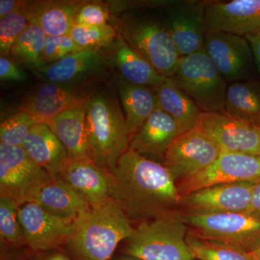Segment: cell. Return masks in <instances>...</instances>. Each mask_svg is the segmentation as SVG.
I'll list each match as a JSON object with an SVG mask.
<instances>
[{
    "mask_svg": "<svg viewBox=\"0 0 260 260\" xmlns=\"http://www.w3.org/2000/svg\"><path fill=\"white\" fill-rule=\"evenodd\" d=\"M208 30L241 37L260 34V0L205 1Z\"/></svg>",
    "mask_w": 260,
    "mask_h": 260,
    "instance_id": "e0dca14e",
    "label": "cell"
},
{
    "mask_svg": "<svg viewBox=\"0 0 260 260\" xmlns=\"http://www.w3.org/2000/svg\"><path fill=\"white\" fill-rule=\"evenodd\" d=\"M23 1L17 0H1L0 1V20L20 11L23 8Z\"/></svg>",
    "mask_w": 260,
    "mask_h": 260,
    "instance_id": "ab89813d",
    "label": "cell"
},
{
    "mask_svg": "<svg viewBox=\"0 0 260 260\" xmlns=\"http://www.w3.org/2000/svg\"><path fill=\"white\" fill-rule=\"evenodd\" d=\"M80 50L83 49L75 44L70 35L47 37L43 51V61L45 65L52 64Z\"/></svg>",
    "mask_w": 260,
    "mask_h": 260,
    "instance_id": "e575fe53",
    "label": "cell"
},
{
    "mask_svg": "<svg viewBox=\"0 0 260 260\" xmlns=\"http://www.w3.org/2000/svg\"><path fill=\"white\" fill-rule=\"evenodd\" d=\"M51 177L32 161L23 147L0 143V196L16 200L20 206L32 201Z\"/></svg>",
    "mask_w": 260,
    "mask_h": 260,
    "instance_id": "ba28073f",
    "label": "cell"
},
{
    "mask_svg": "<svg viewBox=\"0 0 260 260\" xmlns=\"http://www.w3.org/2000/svg\"><path fill=\"white\" fill-rule=\"evenodd\" d=\"M86 107L65 111L45 122L64 145L70 160L91 159L85 124Z\"/></svg>",
    "mask_w": 260,
    "mask_h": 260,
    "instance_id": "cb8c5ba5",
    "label": "cell"
},
{
    "mask_svg": "<svg viewBox=\"0 0 260 260\" xmlns=\"http://www.w3.org/2000/svg\"><path fill=\"white\" fill-rule=\"evenodd\" d=\"M18 218L25 245L34 252L50 251L64 246L73 223L49 213L34 201L19 207Z\"/></svg>",
    "mask_w": 260,
    "mask_h": 260,
    "instance_id": "5bb4252c",
    "label": "cell"
},
{
    "mask_svg": "<svg viewBox=\"0 0 260 260\" xmlns=\"http://www.w3.org/2000/svg\"><path fill=\"white\" fill-rule=\"evenodd\" d=\"M225 113L260 126V83L252 79L228 85Z\"/></svg>",
    "mask_w": 260,
    "mask_h": 260,
    "instance_id": "83f0119b",
    "label": "cell"
},
{
    "mask_svg": "<svg viewBox=\"0 0 260 260\" xmlns=\"http://www.w3.org/2000/svg\"><path fill=\"white\" fill-rule=\"evenodd\" d=\"M221 150L220 145L198 126L184 132L174 140L162 164L177 183L209 167Z\"/></svg>",
    "mask_w": 260,
    "mask_h": 260,
    "instance_id": "9c48e42d",
    "label": "cell"
},
{
    "mask_svg": "<svg viewBox=\"0 0 260 260\" xmlns=\"http://www.w3.org/2000/svg\"><path fill=\"white\" fill-rule=\"evenodd\" d=\"M31 253L26 246H12L1 244L0 260H28Z\"/></svg>",
    "mask_w": 260,
    "mask_h": 260,
    "instance_id": "74e56055",
    "label": "cell"
},
{
    "mask_svg": "<svg viewBox=\"0 0 260 260\" xmlns=\"http://www.w3.org/2000/svg\"><path fill=\"white\" fill-rule=\"evenodd\" d=\"M249 211L260 213V181L254 184Z\"/></svg>",
    "mask_w": 260,
    "mask_h": 260,
    "instance_id": "b9f144b4",
    "label": "cell"
},
{
    "mask_svg": "<svg viewBox=\"0 0 260 260\" xmlns=\"http://www.w3.org/2000/svg\"><path fill=\"white\" fill-rule=\"evenodd\" d=\"M119 95L131 139L158 108L156 95L154 88L125 80L119 83Z\"/></svg>",
    "mask_w": 260,
    "mask_h": 260,
    "instance_id": "4316f807",
    "label": "cell"
},
{
    "mask_svg": "<svg viewBox=\"0 0 260 260\" xmlns=\"http://www.w3.org/2000/svg\"><path fill=\"white\" fill-rule=\"evenodd\" d=\"M195 260H196V259H195Z\"/></svg>",
    "mask_w": 260,
    "mask_h": 260,
    "instance_id": "bcb514c9",
    "label": "cell"
},
{
    "mask_svg": "<svg viewBox=\"0 0 260 260\" xmlns=\"http://www.w3.org/2000/svg\"><path fill=\"white\" fill-rule=\"evenodd\" d=\"M70 36L82 49H102L110 46L119 35L115 27L106 24L96 26L73 25Z\"/></svg>",
    "mask_w": 260,
    "mask_h": 260,
    "instance_id": "d6a6232c",
    "label": "cell"
},
{
    "mask_svg": "<svg viewBox=\"0 0 260 260\" xmlns=\"http://www.w3.org/2000/svg\"><path fill=\"white\" fill-rule=\"evenodd\" d=\"M161 9L165 15L162 23L181 57L204 48L207 31L205 1L170 0Z\"/></svg>",
    "mask_w": 260,
    "mask_h": 260,
    "instance_id": "8fae6325",
    "label": "cell"
},
{
    "mask_svg": "<svg viewBox=\"0 0 260 260\" xmlns=\"http://www.w3.org/2000/svg\"><path fill=\"white\" fill-rule=\"evenodd\" d=\"M59 177L95 207L111 199L109 172L97 166L91 159L70 160Z\"/></svg>",
    "mask_w": 260,
    "mask_h": 260,
    "instance_id": "44dd1931",
    "label": "cell"
},
{
    "mask_svg": "<svg viewBox=\"0 0 260 260\" xmlns=\"http://www.w3.org/2000/svg\"><path fill=\"white\" fill-rule=\"evenodd\" d=\"M32 201L49 213L72 222L90 207L86 200L59 177H51L39 189Z\"/></svg>",
    "mask_w": 260,
    "mask_h": 260,
    "instance_id": "d4e9b609",
    "label": "cell"
},
{
    "mask_svg": "<svg viewBox=\"0 0 260 260\" xmlns=\"http://www.w3.org/2000/svg\"><path fill=\"white\" fill-rule=\"evenodd\" d=\"M28 260H73L64 249H53V250L34 252L32 251Z\"/></svg>",
    "mask_w": 260,
    "mask_h": 260,
    "instance_id": "f35d334b",
    "label": "cell"
},
{
    "mask_svg": "<svg viewBox=\"0 0 260 260\" xmlns=\"http://www.w3.org/2000/svg\"><path fill=\"white\" fill-rule=\"evenodd\" d=\"M27 78L26 73L19 68L15 61L6 56H0V79L2 81L23 82Z\"/></svg>",
    "mask_w": 260,
    "mask_h": 260,
    "instance_id": "8d00e7d4",
    "label": "cell"
},
{
    "mask_svg": "<svg viewBox=\"0 0 260 260\" xmlns=\"http://www.w3.org/2000/svg\"><path fill=\"white\" fill-rule=\"evenodd\" d=\"M112 199L90 207L73 220L64 250L73 260H112L135 228Z\"/></svg>",
    "mask_w": 260,
    "mask_h": 260,
    "instance_id": "7a4b0ae2",
    "label": "cell"
},
{
    "mask_svg": "<svg viewBox=\"0 0 260 260\" xmlns=\"http://www.w3.org/2000/svg\"><path fill=\"white\" fill-rule=\"evenodd\" d=\"M158 107L172 117L184 132L199 126L203 112L172 78L154 88Z\"/></svg>",
    "mask_w": 260,
    "mask_h": 260,
    "instance_id": "484cf974",
    "label": "cell"
},
{
    "mask_svg": "<svg viewBox=\"0 0 260 260\" xmlns=\"http://www.w3.org/2000/svg\"><path fill=\"white\" fill-rule=\"evenodd\" d=\"M259 155H260V148H259Z\"/></svg>",
    "mask_w": 260,
    "mask_h": 260,
    "instance_id": "f6af8a7d",
    "label": "cell"
},
{
    "mask_svg": "<svg viewBox=\"0 0 260 260\" xmlns=\"http://www.w3.org/2000/svg\"><path fill=\"white\" fill-rule=\"evenodd\" d=\"M42 122L44 121L37 116L26 111L19 110L8 116L1 123V143L9 146H23L25 138L32 128Z\"/></svg>",
    "mask_w": 260,
    "mask_h": 260,
    "instance_id": "4dcf8cb0",
    "label": "cell"
},
{
    "mask_svg": "<svg viewBox=\"0 0 260 260\" xmlns=\"http://www.w3.org/2000/svg\"><path fill=\"white\" fill-rule=\"evenodd\" d=\"M90 158L107 172L115 168L129 148V135L122 109L107 93L93 95L85 111Z\"/></svg>",
    "mask_w": 260,
    "mask_h": 260,
    "instance_id": "3957f363",
    "label": "cell"
},
{
    "mask_svg": "<svg viewBox=\"0 0 260 260\" xmlns=\"http://www.w3.org/2000/svg\"><path fill=\"white\" fill-rule=\"evenodd\" d=\"M186 242L196 260H254L249 251L206 239L189 230Z\"/></svg>",
    "mask_w": 260,
    "mask_h": 260,
    "instance_id": "f546056e",
    "label": "cell"
},
{
    "mask_svg": "<svg viewBox=\"0 0 260 260\" xmlns=\"http://www.w3.org/2000/svg\"><path fill=\"white\" fill-rule=\"evenodd\" d=\"M110 15L107 5L98 3H84L75 15L74 25H106L109 24Z\"/></svg>",
    "mask_w": 260,
    "mask_h": 260,
    "instance_id": "d590c367",
    "label": "cell"
},
{
    "mask_svg": "<svg viewBox=\"0 0 260 260\" xmlns=\"http://www.w3.org/2000/svg\"><path fill=\"white\" fill-rule=\"evenodd\" d=\"M228 151L259 155L260 126L225 112L203 113L199 126Z\"/></svg>",
    "mask_w": 260,
    "mask_h": 260,
    "instance_id": "9a60e30c",
    "label": "cell"
},
{
    "mask_svg": "<svg viewBox=\"0 0 260 260\" xmlns=\"http://www.w3.org/2000/svg\"><path fill=\"white\" fill-rule=\"evenodd\" d=\"M22 147L32 161L52 177H59L69 164L68 151L47 123L34 126Z\"/></svg>",
    "mask_w": 260,
    "mask_h": 260,
    "instance_id": "603a6c76",
    "label": "cell"
},
{
    "mask_svg": "<svg viewBox=\"0 0 260 260\" xmlns=\"http://www.w3.org/2000/svg\"><path fill=\"white\" fill-rule=\"evenodd\" d=\"M260 181V155L222 149L221 153L209 167L196 175L178 181L181 196L217 184Z\"/></svg>",
    "mask_w": 260,
    "mask_h": 260,
    "instance_id": "30bf717a",
    "label": "cell"
},
{
    "mask_svg": "<svg viewBox=\"0 0 260 260\" xmlns=\"http://www.w3.org/2000/svg\"><path fill=\"white\" fill-rule=\"evenodd\" d=\"M47 38L42 29L30 24L12 48L10 59L32 71L40 69L45 66L42 55Z\"/></svg>",
    "mask_w": 260,
    "mask_h": 260,
    "instance_id": "f1b7e54d",
    "label": "cell"
},
{
    "mask_svg": "<svg viewBox=\"0 0 260 260\" xmlns=\"http://www.w3.org/2000/svg\"><path fill=\"white\" fill-rule=\"evenodd\" d=\"M191 232L251 252L260 244V213L195 214L181 212Z\"/></svg>",
    "mask_w": 260,
    "mask_h": 260,
    "instance_id": "52a82bcc",
    "label": "cell"
},
{
    "mask_svg": "<svg viewBox=\"0 0 260 260\" xmlns=\"http://www.w3.org/2000/svg\"><path fill=\"white\" fill-rule=\"evenodd\" d=\"M109 177L111 199L131 221L140 223L179 208L181 195L169 171L131 148L121 155Z\"/></svg>",
    "mask_w": 260,
    "mask_h": 260,
    "instance_id": "6da1fadb",
    "label": "cell"
},
{
    "mask_svg": "<svg viewBox=\"0 0 260 260\" xmlns=\"http://www.w3.org/2000/svg\"><path fill=\"white\" fill-rule=\"evenodd\" d=\"M184 133L177 121L158 107L130 139L129 148L162 164L168 149Z\"/></svg>",
    "mask_w": 260,
    "mask_h": 260,
    "instance_id": "d6986e66",
    "label": "cell"
},
{
    "mask_svg": "<svg viewBox=\"0 0 260 260\" xmlns=\"http://www.w3.org/2000/svg\"><path fill=\"white\" fill-rule=\"evenodd\" d=\"M109 64L101 49H83L34 73L45 83L85 86L89 79L102 75Z\"/></svg>",
    "mask_w": 260,
    "mask_h": 260,
    "instance_id": "2e32d148",
    "label": "cell"
},
{
    "mask_svg": "<svg viewBox=\"0 0 260 260\" xmlns=\"http://www.w3.org/2000/svg\"><path fill=\"white\" fill-rule=\"evenodd\" d=\"M255 182L217 184L181 196L180 211L195 214L249 211Z\"/></svg>",
    "mask_w": 260,
    "mask_h": 260,
    "instance_id": "4fadbf2b",
    "label": "cell"
},
{
    "mask_svg": "<svg viewBox=\"0 0 260 260\" xmlns=\"http://www.w3.org/2000/svg\"><path fill=\"white\" fill-rule=\"evenodd\" d=\"M246 40L250 45L253 56H254V64L260 75V34L255 35H247Z\"/></svg>",
    "mask_w": 260,
    "mask_h": 260,
    "instance_id": "60d3db41",
    "label": "cell"
},
{
    "mask_svg": "<svg viewBox=\"0 0 260 260\" xmlns=\"http://www.w3.org/2000/svg\"><path fill=\"white\" fill-rule=\"evenodd\" d=\"M85 3L78 1H23L29 23L42 29L47 37L70 35L75 15Z\"/></svg>",
    "mask_w": 260,
    "mask_h": 260,
    "instance_id": "ffe728a7",
    "label": "cell"
},
{
    "mask_svg": "<svg viewBox=\"0 0 260 260\" xmlns=\"http://www.w3.org/2000/svg\"><path fill=\"white\" fill-rule=\"evenodd\" d=\"M204 49L227 83L252 78L255 64L250 45L245 37L207 30Z\"/></svg>",
    "mask_w": 260,
    "mask_h": 260,
    "instance_id": "7c38bea8",
    "label": "cell"
},
{
    "mask_svg": "<svg viewBox=\"0 0 260 260\" xmlns=\"http://www.w3.org/2000/svg\"><path fill=\"white\" fill-rule=\"evenodd\" d=\"M20 205L14 199L0 196L1 244L12 246L25 245L23 229L18 218Z\"/></svg>",
    "mask_w": 260,
    "mask_h": 260,
    "instance_id": "1f68e13d",
    "label": "cell"
},
{
    "mask_svg": "<svg viewBox=\"0 0 260 260\" xmlns=\"http://www.w3.org/2000/svg\"><path fill=\"white\" fill-rule=\"evenodd\" d=\"M112 260H141L138 258L134 257L124 254H116L113 256Z\"/></svg>",
    "mask_w": 260,
    "mask_h": 260,
    "instance_id": "7bdbcfd3",
    "label": "cell"
},
{
    "mask_svg": "<svg viewBox=\"0 0 260 260\" xmlns=\"http://www.w3.org/2000/svg\"><path fill=\"white\" fill-rule=\"evenodd\" d=\"M30 25L23 10L8 15L0 20V52L9 55L12 48L22 32Z\"/></svg>",
    "mask_w": 260,
    "mask_h": 260,
    "instance_id": "836d02e7",
    "label": "cell"
},
{
    "mask_svg": "<svg viewBox=\"0 0 260 260\" xmlns=\"http://www.w3.org/2000/svg\"><path fill=\"white\" fill-rule=\"evenodd\" d=\"M250 253L254 260H260V244Z\"/></svg>",
    "mask_w": 260,
    "mask_h": 260,
    "instance_id": "ee69618b",
    "label": "cell"
},
{
    "mask_svg": "<svg viewBox=\"0 0 260 260\" xmlns=\"http://www.w3.org/2000/svg\"><path fill=\"white\" fill-rule=\"evenodd\" d=\"M105 49L109 62L128 83L155 88L167 80L119 36Z\"/></svg>",
    "mask_w": 260,
    "mask_h": 260,
    "instance_id": "7402d4cb",
    "label": "cell"
},
{
    "mask_svg": "<svg viewBox=\"0 0 260 260\" xmlns=\"http://www.w3.org/2000/svg\"><path fill=\"white\" fill-rule=\"evenodd\" d=\"M171 78L203 113H225L228 83L204 48L190 55L181 56Z\"/></svg>",
    "mask_w": 260,
    "mask_h": 260,
    "instance_id": "8992f818",
    "label": "cell"
},
{
    "mask_svg": "<svg viewBox=\"0 0 260 260\" xmlns=\"http://www.w3.org/2000/svg\"><path fill=\"white\" fill-rule=\"evenodd\" d=\"M114 22L118 35L159 74L167 78L174 75L181 56L164 23L129 15Z\"/></svg>",
    "mask_w": 260,
    "mask_h": 260,
    "instance_id": "5b68a950",
    "label": "cell"
},
{
    "mask_svg": "<svg viewBox=\"0 0 260 260\" xmlns=\"http://www.w3.org/2000/svg\"><path fill=\"white\" fill-rule=\"evenodd\" d=\"M93 95L85 86L44 83L25 95L20 110L46 122L65 111L86 107Z\"/></svg>",
    "mask_w": 260,
    "mask_h": 260,
    "instance_id": "ac0fdd59",
    "label": "cell"
},
{
    "mask_svg": "<svg viewBox=\"0 0 260 260\" xmlns=\"http://www.w3.org/2000/svg\"><path fill=\"white\" fill-rule=\"evenodd\" d=\"M188 232L180 210L168 212L138 224L119 254L141 260H195Z\"/></svg>",
    "mask_w": 260,
    "mask_h": 260,
    "instance_id": "277c9868",
    "label": "cell"
}]
</instances>
